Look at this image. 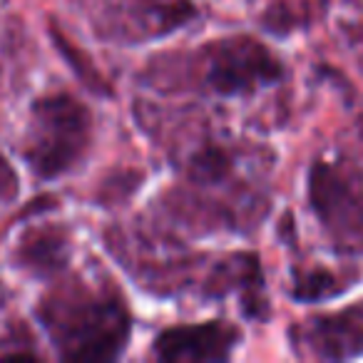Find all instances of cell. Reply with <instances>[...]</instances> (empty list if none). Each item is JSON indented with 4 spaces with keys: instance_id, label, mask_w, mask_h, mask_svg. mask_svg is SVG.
Returning <instances> with one entry per match:
<instances>
[{
    "instance_id": "6da1fadb",
    "label": "cell",
    "mask_w": 363,
    "mask_h": 363,
    "mask_svg": "<svg viewBox=\"0 0 363 363\" xmlns=\"http://www.w3.org/2000/svg\"><path fill=\"white\" fill-rule=\"evenodd\" d=\"M38 316L60 356L70 361H110L130 338V311L112 286L82 279L52 286L38 303Z\"/></svg>"
},
{
    "instance_id": "7a4b0ae2",
    "label": "cell",
    "mask_w": 363,
    "mask_h": 363,
    "mask_svg": "<svg viewBox=\"0 0 363 363\" xmlns=\"http://www.w3.org/2000/svg\"><path fill=\"white\" fill-rule=\"evenodd\" d=\"M92 137V117L70 95H50L33 105L23 137V157L43 179L70 172L85 157Z\"/></svg>"
},
{
    "instance_id": "3957f363",
    "label": "cell",
    "mask_w": 363,
    "mask_h": 363,
    "mask_svg": "<svg viewBox=\"0 0 363 363\" xmlns=\"http://www.w3.org/2000/svg\"><path fill=\"white\" fill-rule=\"evenodd\" d=\"M90 18L100 38L140 43L184 28L194 6L192 0H90Z\"/></svg>"
},
{
    "instance_id": "277c9868",
    "label": "cell",
    "mask_w": 363,
    "mask_h": 363,
    "mask_svg": "<svg viewBox=\"0 0 363 363\" xmlns=\"http://www.w3.org/2000/svg\"><path fill=\"white\" fill-rule=\"evenodd\" d=\"M204 87L217 95H249L279 80V60L254 38H227L209 43L202 52Z\"/></svg>"
},
{
    "instance_id": "5b68a950",
    "label": "cell",
    "mask_w": 363,
    "mask_h": 363,
    "mask_svg": "<svg viewBox=\"0 0 363 363\" xmlns=\"http://www.w3.org/2000/svg\"><path fill=\"white\" fill-rule=\"evenodd\" d=\"M311 202L336 242L348 249L363 247V199L341 172L328 164L313 167Z\"/></svg>"
},
{
    "instance_id": "8992f818",
    "label": "cell",
    "mask_w": 363,
    "mask_h": 363,
    "mask_svg": "<svg viewBox=\"0 0 363 363\" xmlns=\"http://www.w3.org/2000/svg\"><path fill=\"white\" fill-rule=\"evenodd\" d=\"M294 346L298 356L303 353L326 361L363 356V303L298 323L294 328Z\"/></svg>"
},
{
    "instance_id": "52a82bcc",
    "label": "cell",
    "mask_w": 363,
    "mask_h": 363,
    "mask_svg": "<svg viewBox=\"0 0 363 363\" xmlns=\"http://www.w3.org/2000/svg\"><path fill=\"white\" fill-rule=\"evenodd\" d=\"M237 341L239 331L227 321H207L162 331L155 341V353L162 361H227Z\"/></svg>"
},
{
    "instance_id": "ba28073f",
    "label": "cell",
    "mask_w": 363,
    "mask_h": 363,
    "mask_svg": "<svg viewBox=\"0 0 363 363\" xmlns=\"http://www.w3.org/2000/svg\"><path fill=\"white\" fill-rule=\"evenodd\" d=\"M23 244V267L35 269L38 274H50L52 269H57L65 257H62V237L57 232H40L33 234V237H26Z\"/></svg>"
},
{
    "instance_id": "9c48e42d",
    "label": "cell",
    "mask_w": 363,
    "mask_h": 363,
    "mask_svg": "<svg viewBox=\"0 0 363 363\" xmlns=\"http://www.w3.org/2000/svg\"><path fill=\"white\" fill-rule=\"evenodd\" d=\"M28 346H30V338L23 341V326H21V321L13 318L8 294H6V289L0 286V358L33 356V353L26 351Z\"/></svg>"
},
{
    "instance_id": "30bf717a",
    "label": "cell",
    "mask_w": 363,
    "mask_h": 363,
    "mask_svg": "<svg viewBox=\"0 0 363 363\" xmlns=\"http://www.w3.org/2000/svg\"><path fill=\"white\" fill-rule=\"evenodd\" d=\"M18 189H21V184H18L16 169L8 164V160L0 157V202H11V199H16Z\"/></svg>"
}]
</instances>
